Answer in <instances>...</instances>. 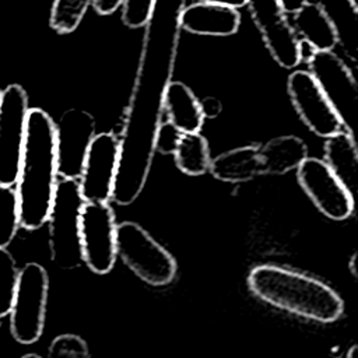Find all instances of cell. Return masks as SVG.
<instances>
[{
  "mask_svg": "<svg viewBox=\"0 0 358 358\" xmlns=\"http://www.w3.org/2000/svg\"><path fill=\"white\" fill-rule=\"evenodd\" d=\"M308 66L345 130L354 134L358 116V84L351 67L333 50H317Z\"/></svg>",
  "mask_w": 358,
  "mask_h": 358,
  "instance_id": "52a82bcc",
  "label": "cell"
},
{
  "mask_svg": "<svg viewBox=\"0 0 358 358\" xmlns=\"http://www.w3.org/2000/svg\"><path fill=\"white\" fill-rule=\"evenodd\" d=\"M296 179L301 189L330 220H347L355 207L351 190L334 175L323 159L305 158L296 168Z\"/></svg>",
  "mask_w": 358,
  "mask_h": 358,
  "instance_id": "30bf717a",
  "label": "cell"
},
{
  "mask_svg": "<svg viewBox=\"0 0 358 358\" xmlns=\"http://www.w3.org/2000/svg\"><path fill=\"white\" fill-rule=\"evenodd\" d=\"M317 50L305 39H298V56H299V63L301 62H309L312 59V56L316 53Z\"/></svg>",
  "mask_w": 358,
  "mask_h": 358,
  "instance_id": "4dcf8cb0",
  "label": "cell"
},
{
  "mask_svg": "<svg viewBox=\"0 0 358 358\" xmlns=\"http://www.w3.org/2000/svg\"><path fill=\"white\" fill-rule=\"evenodd\" d=\"M21 358H42V357H39L38 354H25V355L21 357Z\"/></svg>",
  "mask_w": 358,
  "mask_h": 358,
  "instance_id": "e575fe53",
  "label": "cell"
},
{
  "mask_svg": "<svg viewBox=\"0 0 358 358\" xmlns=\"http://www.w3.org/2000/svg\"><path fill=\"white\" fill-rule=\"evenodd\" d=\"M124 0H92L91 4L95 8V11L101 15H109L115 13Z\"/></svg>",
  "mask_w": 358,
  "mask_h": 358,
  "instance_id": "f546056e",
  "label": "cell"
},
{
  "mask_svg": "<svg viewBox=\"0 0 358 358\" xmlns=\"http://www.w3.org/2000/svg\"><path fill=\"white\" fill-rule=\"evenodd\" d=\"M201 112L204 117H215L222 110V103L214 96H206L200 101Z\"/></svg>",
  "mask_w": 358,
  "mask_h": 358,
  "instance_id": "f1b7e54d",
  "label": "cell"
},
{
  "mask_svg": "<svg viewBox=\"0 0 358 358\" xmlns=\"http://www.w3.org/2000/svg\"><path fill=\"white\" fill-rule=\"evenodd\" d=\"M176 166L189 176L204 175L210 168V148L204 136L196 133H182L173 151Z\"/></svg>",
  "mask_w": 358,
  "mask_h": 358,
  "instance_id": "7402d4cb",
  "label": "cell"
},
{
  "mask_svg": "<svg viewBox=\"0 0 358 358\" xmlns=\"http://www.w3.org/2000/svg\"><path fill=\"white\" fill-rule=\"evenodd\" d=\"M20 227V210L15 189L0 185V248H7Z\"/></svg>",
  "mask_w": 358,
  "mask_h": 358,
  "instance_id": "cb8c5ba5",
  "label": "cell"
},
{
  "mask_svg": "<svg viewBox=\"0 0 358 358\" xmlns=\"http://www.w3.org/2000/svg\"><path fill=\"white\" fill-rule=\"evenodd\" d=\"M57 179L55 122L39 108L29 109L15 180L21 227L35 231L48 221Z\"/></svg>",
  "mask_w": 358,
  "mask_h": 358,
  "instance_id": "7a4b0ae2",
  "label": "cell"
},
{
  "mask_svg": "<svg viewBox=\"0 0 358 358\" xmlns=\"http://www.w3.org/2000/svg\"><path fill=\"white\" fill-rule=\"evenodd\" d=\"M248 287L260 301L306 320L333 323L344 313V301L330 285L288 267L255 266L248 274Z\"/></svg>",
  "mask_w": 358,
  "mask_h": 358,
  "instance_id": "3957f363",
  "label": "cell"
},
{
  "mask_svg": "<svg viewBox=\"0 0 358 358\" xmlns=\"http://www.w3.org/2000/svg\"><path fill=\"white\" fill-rule=\"evenodd\" d=\"M287 91L299 119L319 137L343 130V122L309 71L295 70L287 81Z\"/></svg>",
  "mask_w": 358,
  "mask_h": 358,
  "instance_id": "7c38bea8",
  "label": "cell"
},
{
  "mask_svg": "<svg viewBox=\"0 0 358 358\" xmlns=\"http://www.w3.org/2000/svg\"><path fill=\"white\" fill-rule=\"evenodd\" d=\"M92 0H55L50 10V27L57 34L73 32L83 21Z\"/></svg>",
  "mask_w": 358,
  "mask_h": 358,
  "instance_id": "603a6c76",
  "label": "cell"
},
{
  "mask_svg": "<svg viewBox=\"0 0 358 358\" xmlns=\"http://www.w3.org/2000/svg\"><path fill=\"white\" fill-rule=\"evenodd\" d=\"M119 161V138L112 133L95 134L84 158L78 190L87 203H109Z\"/></svg>",
  "mask_w": 358,
  "mask_h": 358,
  "instance_id": "8fae6325",
  "label": "cell"
},
{
  "mask_svg": "<svg viewBox=\"0 0 358 358\" xmlns=\"http://www.w3.org/2000/svg\"><path fill=\"white\" fill-rule=\"evenodd\" d=\"M28 96L18 84H11L0 94V185L14 186L18 175L27 119Z\"/></svg>",
  "mask_w": 358,
  "mask_h": 358,
  "instance_id": "ba28073f",
  "label": "cell"
},
{
  "mask_svg": "<svg viewBox=\"0 0 358 358\" xmlns=\"http://www.w3.org/2000/svg\"><path fill=\"white\" fill-rule=\"evenodd\" d=\"M309 0H278L281 8L284 10L285 14H294L296 13L301 7H303Z\"/></svg>",
  "mask_w": 358,
  "mask_h": 358,
  "instance_id": "1f68e13d",
  "label": "cell"
},
{
  "mask_svg": "<svg viewBox=\"0 0 358 358\" xmlns=\"http://www.w3.org/2000/svg\"><path fill=\"white\" fill-rule=\"evenodd\" d=\"M155 0H124L122 20L129 28L144 27Z\"/></svg>",
  "mask_w": 358,
  "mask_h": 358,
  "instance_id": "4316f807",
  "label": "cell"
},
{
  "mask_svg": "<svg viewBox=\"0 0 358 358\" xmlns=\"http://www.w3.org/2000/svg\"><path fill=\"white\" fill-rule=\"evenodd\" d=\"M49 277L38 263H28L20 270L15 295L10 310V330L14 340L28 345L43 333Z\"/></svg>",
  "mask_w": 358,
  "mask_h": 358,
  "instance_id": "8992f818",
  "label": "cell"
},
{
  "mask_svg": "<svg viewBox=\"0 0 358 358\" xmlns=\"http://www.w3.org/2000/svg\"><path fill=\"white\" fill-rule=\"evenodd\" d=\"M180 136H182V131H179L172 123L161 122L157 131V137H155V152L158 151L165 155L173 154Z\"/></svg>",
  "mask_w": 358,
  "mask_h": 358,
  "instance_id": "83f0119b",
  "label": "cell"
},
{
  "mask_svg": "<svg viewBox=\"0 0 358 358\" xmlns=\"http://www.w3.org/2000/svg\"><path fill=\"white\" fill-rule=\"evenodd\" d=\"M20 270L7 248H0V317L10 313Z\"/></svg>",
  "mask_w": 358,
  "mask_h": 358,
  "instance_id": "d4e9b609",
  "label": "cell"
},
{
  "mask_svg": "<svg viewBox=\"0 0 358 358\" xmlns=\"http://www.w3.org/2000/svg\"><path fill=\"white\" fill-rule=\"evenodd\" d=\"M336 29L341 46L352 66L358 64V4L354 0H313Z\"/></svg>",
  "mask_w": 358,
  "mask_h": 358,
  "instance_id": "e0dca14e",
  "label": "cell"
},
{
  "mask_svg": "<svg viewBox=\"0 0 358 358\" xmlns=\"http://www.w3.org/2000/svg\"><path fill=\"white\" fill-rule=\"evenodd\" d=\"M56 126L57 173L60 179L77 180L87 150L95 136V119L83 109H67Z\"/></svg>",
  "mask_w": 358,
  "mask_h": 358,
  "instance_id": "4fadbf2b",
  "label": "cell"
},
{
  "mask_svg": "<svg viewBox=\"0 0 358 358\" xmlns=\"http://www.w3.org/2000/svg\"><path fill=\"white\" fill-rule=\"evenodd\" d=\"M324 162L334 175L350 189L354 183L358 169V147L352 133L340 130L336 134L326 137Z\"/></svg>",
  "mask_w": 358,
  "mask_h": 358,
  "instance_id": "44dd1931",
  "label": "cell"
},
{
  "mask_svg": "<svg viewBox=\"0 0 358 358\" xmlns=\"http://www.w3.org/2000/svg\"><path fill=\"white\" fill-rule=\"evenodd\" d=\"M162 109L168 122L182 133L200 131L204 116L200 101L194 92L182 81H171L165 90Z\"/></svg>",
  "mask_w": 358,
  "mask_h": 358,
  "instance_id": "2e32d148",
  "label": "cell"
},
{
  "mask_svg": "<svg viewBox=\"0 0 358 358\" xmlns=\"http://www.w3.org/2000/svg\"><path fill=\"white\" fill-rule=\"evenodd\" d=\"M294 31L308 41L316 50H333L337 45L336 29L320 10V7L308 1L296 13H294Z\"/></svg>",
  "mask_w": 358,
  "mask_h": 358,
  "instance_id": "ffe728a7",
  "label": "cell"
},
{
  "mask_svg": "<svg viewBox=\"0 0 358 358\" xmlns=\"http://www.w3.org/2000/svg\"><path fill=\"white\" fill-rule=\"evenodd\" d=\"M84 200L77 180L57 182L55 199L48 215L49 249L52 262L64 270L76 268L83 263L80 243V214Z\"/></svg>",
  "mask_w": 358,
  "mask_h": 358,
  "instance_id": "5b68a950",
  "label": "cell"
},
{
  "mask_svg": "<svg viewBox=\"0 0 358 358\" xmlns=\"http://www.w3.org/2000/svg\"><path fill=\"white\" fill-rule=\"evenodd\" d=\"M185 0H155L145 32L122 137L112 200L129 206L141 194L155 155V137L162 117V99L172 81L179 15Z\"/></svg>",
  "mask_w": 358,
  "mask_h": 358,
  "instance_id": "6da1fadb",
  "label": "cell"
},
{
  "mask_svg": "<svg viewBox=\"0 0 358 358\" xmlns=\"http://www.w3.org/2000/svg\"><path fill=\"white\" fill-rule=\"evenodd\" d=\"M179 25L194 35L231 36L239 29L241 13L234 7L197 1L182 8Z\"/></svg>",
  "mask_w": 358,
  "mask_h": 358,
  "instance_id": "9a60e30c",
  "label": "cell"
},
{
  "mask_svg": "<svg viewBox=\"0 0 358 358\" xmlns=\"http://www.w3.org/2000/svg\"><path fill=\"white\" fill-rule=\"evenodd\" d=\"M0 94H1V91H0Z\"/></svg>",
  "mask_w": 358,
  "mask_h": 358,
  "instance_id": "d590c367",
  "label": "cell"
},
{
  "mask_svg": "<svg viewBox=\"0 0 358 358\" xmlns=\"http://www.w3.org/2000/svg\"><path fill=\"white\" fill-rule=\"evenodd\" d=\"M259 154L262 175H284L296 169L308 158V147L302 138L287 134L268 140L259 148Z\"/></svg>",
  "mask_w": 358,
  "mask_h": 358,
  "instance_id": "d6986e66",
  "label": "cell"
},
{
  "mask_svg": "<svg viewBox=\"0 0 358 358\" xmlns=\"http://www.w3.org/2000/svg\"><path fill=\"white\" fill-rule=\"evenodd\" d=\"M116 220L108 203L84 201L80 214L83 263L95 274L109 273L116 262Z\"/></svg>",
  "mask_w": 358,
  "mask_h": 358,
  "instance_id": "9c48e42d",
  "label": "cell"
},
{
  "mask_svg": "<svg viewBox=\"0 0 358 358\" xmlns=\"http://www.w3.org/2000/svg\"><path fill=\"white\" fill-rule=\"evenodd\" d=\"M211 175L227 183H241L262 175L259 147L242 145L218 154L210 161Z\"/></svg>",
  "mask_w": 358,
  "mask_h": 358,
  "instance_id": "ac0fdd59",
  "label": "cell"
},
{
  "mask_svg": "<svg viewBox=\"0 0 358 358\" xmlns=\"http://www.w3.org/2000/svg\"><path fill=\"white\" fill-rule=\"evenodd\" d=\"M246 4L271 57L284 69L296 67L298 38L278 0H248Z\"/></svg>",
  "mask_w": 358,
  "mask_h": 358,
  "instance_id": "5bb4252c",
  "label": "cell"
},
{
  "mask_svg": "<svg viewBox=\"0 0 358 358\" xmlns=\"http://www.w3.org/2000/svg\"><path fill=\"white\" fill-rule=\"evenodd\" d=\"M116 255L151 287L168 285L176 277V259L137 222L117 224Z\"/></svg>",
  "mask_w": 358,
  "mask_h": 358,
  "instance_id": "277c9868",
  "label": "cell"
},
{
  "mask_svg": "<svg viewBox=\"0 0 358 358\" xmlns=\"http://www.w3.org/2000/svg\"><path fill=\"white\" fill-rule=\"evenodd\" d=\"M200 3H210V4H220V6H227V7H234L239 8L246 6L248 0H197Z\"/></svg>",
  "mask_w": 358,
  "mask_h": 358,
  "instance_id": "d6a6232c",
  "label": "cell"
},
{
  "mask_svg": "<svg viewBox=\"0 0 358 358\" xmlns=\"http://www.w3.org/2000/svg\"><path fill=\"white\" fill-rule=\"evenodd\" d=\"M357 351H358V347H357V345H352V347L347 351L345 358H357Z\"/></svg>",
  "mask_w": 358,
  "mask_h": 358,
  "instance_id": "836d02e7",
  "label": "cell"
},
{
  "mask_svg": "<svg viewBox=\"0 0 358 358\" xmlns=\"http://www.w3.org/2000/svg\"><path fill=\"white\" fill-rule=\"evenodd\" d=\"M46 358H91V355L83 337L60 334L52 340Z\"/></svg>",
  "mask_w": 358,
  "mask_h": 358,
  "instance_id": "484cf974",
  "label": "cell"
}]
</instances>
